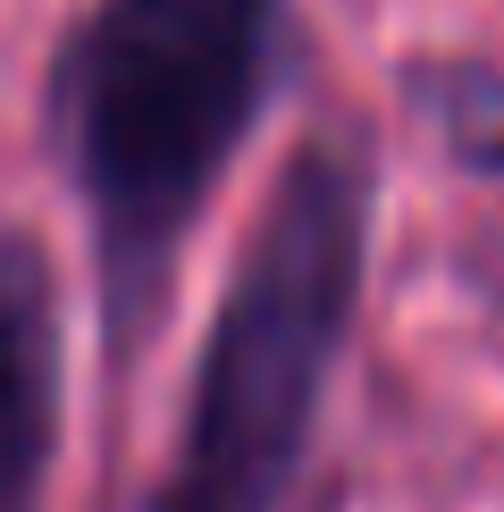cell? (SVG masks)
Segmentation results:
<instances>
[{"label":"cell","instance_id":"cell-1","mask_svg":"<svg viewBox=\"0 0 504 512\" xmlns=\"http://www.w3.org/2000/svg\"><path fill=\"white\" fill-rule=\"evenodd\" d=\"M286 68V0H93L51 68V143L93 227L101 328L135 353Z\"/></svg>","mask_w":504,"mask_h":512},{"label":"cell","instance_id":"cell-2","mask_svg":"<svg viewBox=\"0 0 504 512\" xmlns=\"http://www.w3.org/2000/svg\"><path fill=\"white\" fill-rule=\"evenodd\" d=\"M378 236V135L320 126L278 168L210 311L177 454L143 512H286L353 345Z\"/></svg>","mask_w":504,"mask_h":512},{"label":"cell","instance_id":"cell-3","mask_svg":"<svg viewBox=\"0 0 504 512\" xmlns=\"http://www.w3.org/2000/svg\"><path fill=\"white\" fill-rule=\"evenodd\" d=\"M68 420V311L34 236H0V512H42Z\"/></svg>","mask_w":504,"mask_h":512},{"label":"cell","instance_id":"cell-4","mask_svg":"<svg viewBox=\"0 0 504 512\" xmlns=\"http://www.w3.org/2000/svg\"><path fill=\"white\" fill-rule=\"evenodd\" d=\"M404 101L429 118V135L446 143V160L462 177L504 185V59H488V51L420 59V68H404Z\"/></svg>","mask_w":504,"mask_h":512}]
</instances>
